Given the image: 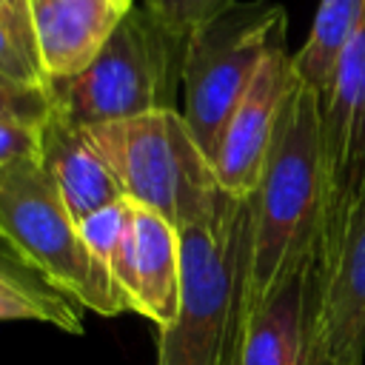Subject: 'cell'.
Returning a JSON list of instances; mask_svg holds the SVG:
<instances>
[{
    "label": "cell",
    "mask_w": 365,
    "mask_h": 365,
    "mask_svg": "<svg viewBox=\"0 0 365 365\" xmlns=\"http://www.w3.org/2000/svg\"><path fill=\"white\" fill-rule=\"evenodd\" d=\"M365 20V0H319L305 43L291 54L294 77L322 91L339 48Z\"/></svg>",
    "instance_id": "cell-14"
},
{
    "label": "cell",
    "mask_w": 365,
    "mask_h": 365,
    "mask_svg": "<svg viewBox=\"0 0 365 365\" xmlns=\"http://www.w3.org/2000/svg\"><path fill=\"white\" fill-rule=\"evenodd\" d=\"M0 285L11 288L34 302H40L43 308H48L57 319V331L63 334H83V308L68 299L63 291H57L54 285H48L29 262H23L3 240H0Z\"/></svg>",
    "instance_id": "cell-15"
},
{
    "label": "cell",
    "mask_w": 365,
    "mask_h": 365,
    "mask_svg": "<svg viewBox=\"0 0 365 365\" xmlns=\"http://www.w3.org/2000/svg\"><path fill=\"white\" fill-rule=\"evenodd\" d=\"M37 151H40V125L0 120V168L23 160H37Z\"/></svg>",
    "instance_id": "cell-20"
},
{
    "label": "cell",
    "mask_w": 365,
    "mask_h": 365,
    "mask_svg": "<svg viewBox=\"0 0 365 365\" xmlns=\"http://www.w3.org/2000/svg\"><path fill=\"white\" fill-rule=\"evenodd\" d=\"M134 202H128L125 197L117 200V202H108L106 208L88 214L86 220H80V237L88 248V254L108 271L111 277V265L117 262L128 234H131V225H134Z\"/></svg>",
    "instance_id": "cell-16"
},
{
    "label": "cell",
    "mask_w": 365,
    "mask_h": 365,
    "mask_svg": "<svg viewBox=\"0 0 365 365\" xmlns=\"http://www.w3.org/2000/svg\"><path fill=\"white\" fill-rule=\"evenodd\" d=\"M0 240L83 311L100 317L128 311L37 160L0 168Z\"/></svg>",
    "instance_id": "cell-5"
},
{
    "label": "cell",
    "mask_w": 365,
    "mask_h": 365,
    "mask_svg": "<svg viewBox=\"0 0 365 365\" xmlns=\"http://www.w3.org/2000/svg\"><path fill=\"white\" fill-rule=\"evenodd\" d=\"M285 34L288 14L279 3L234 0L188 37L180 114L208 157L214 154L231 111Z\"/></svg>",
    "instance_id": "cell-6"
},
{
    "label": "cell",
    "mask_w": 365,
    "mask_h": 365,
    "mask_svg": "<svg viewBox=\"0 0 365 365\" xmlns=\"http://www.w3.org/2000/svg\"><path fill=\"white\" fill-rule=\"evenodd\" d=\"M291 83H294V66H291V51L282 40L279 46L271 48L251 88L231 111L211 154L214 177L228 197L248 200L254 194Z\"/></svg>",
    "instance_id": "cell-8"
},
{
    "label": "cell",
    "mask_w": 365,
    "mask_h": 365,
    "mask_svg": "<svg viewBox=\"0 0 365 365\" xmlns=\"http://www.w3.org/2000/svg\"><path fill=\"white\" fill-rule=\"evenodd\" d=\"M185 46L188 40L171 34L134 3L103 51L80 74L48 83L51 103L80 128L180 108Z\"/></svg>",
    "instance_id": "cell-4"
},
{
    "label": "cell",
    "mask_w": 365,
    "mask_h": 365,
    "mask_svg": "<svg viewBox=\"0 0 365 365\" xmlns=\"http://www.w3.org/2000/svg\"><path fill=\"white\" fill-rule=\"evenodd\" d=\"M319 117L328 202L317 268L328 265L365 205V20L334 60L319 91Z\"/></svg>",
    "instance_id": "cell-7"
},
{
    "label": "cell",
    "mask_w": 365,
    "mask_h": 365,
    "mask_svg": "<svg viewBox=\"0 0 365 365\" xmlns=\"http://www.w3.org/2000/svg\"><path fill=\"white\" fill-rule=\"evenodd\" d=\"M6 319H29V322H46V325H54L57 328V319L48 308H43L40 302L11 291V288H3L0 285V322Z\"/></svg>",
    "instance_id": "cell-21"
},
{
    "label": "cell",
    "mask_w": 365,
    "mask_h": 365,
    "mask_svg": "<svg viewBox=\"0 0 365 365\" xmlns=\"http://www.w3.org/2000/svg\"><path fill=\"white\" fill-rule=\"evenodd\" d=\"M365 362V205L317 268V365Z\"/></svg>",
    "instance_id": "cell-9"
},
{
    "label": "cell",
    "mask_w": 365,
    "mask_h": 365,
    "mask_svg": "<svg viewBox=\"0 0 365 365\" xmlns=\"http://www.w3.org/2000/svg\"><path fill=\"white\" fill-rule=\"evenodd\" d=\"M151 17H157L171 34L188 40L202 23L217 17L234 0H137Z\"/></svg>",
    "instance_id": "cell-17"
},
{
    "label": "cell",
    "mask_w": 365,
    "mask_h": 365,
    "mask_svg": "<svg viewBox=\"0 0 365 365\" xmlns=\"http://www.w3.org/2000/svg\"><path fill=\"white\" fill-rule=\"evenodd\" d=\"M131 234L111 265V279L128 311L168 328L180 305V228L134 205Z\"/></svg>",
    "instance_id": "cell-10"
},
{
    "label": "cell",
    "mask_w": 365,
    "mask_h": 365,
    "mask_svg": "<svg viewBox=\"0 0 365 365\" xmlns=\"http://www.w3.org/2000/svg\"><path fill=\"white\" fill-rule=\"evenodd\" d=\"M0 71L14 77V80H20V83H31V86H46L48 83L43 77L34 54L20 43V37L6 23L3 14H0Z\"/></svg>",
    "instance_id": "cell-19"
},
{
    "label": "cell",
    "mask_w": 365,
    "mask_h": 365,
    "mask_svg": "<svg viewBox=\"0 0 365 365\" xmlns=\"http://www.w3.org/2000/svg\"><path fill=\"white\" fill-rule=\"evenodd\" d=\"M0 14L14 29L20 43L34 54V31H31V0H0ZM37 60V54H34Z\"/></svg>",
    "instance_id": "cell-22"
},
{
    "label": "cell",
    "mask_w": 365,
    "mask_h": 365,
    "mask_svg": "<svg viewBox=\"0 0 365 365\" xmlns=\"http://www.w3.org/2000/svg\"><path fill=\"white\" fill-rule=\"evenodd\" d=\"M37 163L77 222L108 202L123 200L117 180L97 154L88 131L66 120L57 108L40 123Z\"/></svg>",
    "instance_id": "cell-13"
},
{
    "label": "cell",
    "mask_w": 365,
    "mask_h": 365,
    "mask_svg": "<svg viewBox=\"0 0 365 365\" xmlns=\"http://www.w3.org/2000/svg\"><path fill=\"white\" fill-rule=\"evenodd\" d=\"M248 202L180 228V305L157 336V365H237L245 328Z\"/></svg>",
    "instance_id": "cell-2"
},
{
    "label": "cell",
    "mask_w": 365,
    "mask_h": 365,
    "mask_svg": "<svg viewBox=\"0 0 365 365\" xmlns=\"http://www.w3.org/2000/svg\"><path fill=\"white\" fill-rule=\"evenodd\" d=\"M137 0H31L34 54L43 77L80 74L111 40Z\"/></svg>",
    "instance_id": "cell-12"
},
{
    "label": "cell",
    "mask_w": 365,
    "mask_h": 365,
    "mask_svg": "<svg viewBox=\"0 0 365 365\" xmlns=\"http://www.w3.org/2000/svg\"><path fill=\"white\" fill-rule=\"evenodd\" d=\"M237 365H317V259L245 317Z\"/></svg>",
    "instance_id": "cell-11"
},
{
    "label": "cell",
    "mask_w": 365,
    "mask_h": 365,
    "mask_svg": "<svg viewBox=\"0 0 365 365\" xmlns=\"http://www.w3.org/2000/svg\"><path fill=\"white\" fill-rule=\"evenodd\" d=\"M248 202L245 254V317L271 297L288 274L317 259L325 228V157L319 91L291 83L262 177Z\"/></svg>",
    "instance_id": "cell-1"
},
{
    "label": "cell",
    "mask_w": 365,
    "mask_h": 365,
    "mask_svg": "<svg viewBox=\"0 0 365 365\" xmlns=\"http://www.w3.org/2000/svg\"><path fill=\"white\" fill-rule=\"evenodd\" d=\"M123 197L182 228L217 214L228 200L211 157L194 140L180 108L148 111L86 128Z\"/></svg>",
    "instance_id": "cell-3"
},
{
    "label": "cell",
    "mask_w": 365,
    "mask_h": 365,
    "mask_svg": "<svg viewBox=\"0 0 365 365\" xmlns=\"http://www.w3.org/2000/svg\"><path fill=\"white\" fill-rule=\"evenodd\" d=\"M51 88L20 83L0 71V120H17L29 125H40L51 114Z\"/></svg>",
    "instance_id": "cell-18"
}]
</instances>
